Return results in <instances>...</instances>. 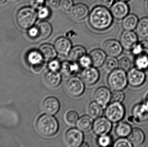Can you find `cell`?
<instances>
[{"instance_id":"obj_1","label":"cell","mask_w":148,"mask_h":147,"mask_svg":"<svg viewBox=\"0 0 148 147\" xmlns=\"http://www.w3.org/2000/svg\"><path fill=\"white\" fill-rule=\"evenodd\" d=\"M113 17L108 8L97 6L91 10L89 16V22L91 27L98 31L108 28L112 24Z\"/></svg>"},{"instance_id":"obj_2","label":"cell","mask_w":148,"mask_h":147,"mask_svg":"<svg viewBox=\"0 0 148 147\" xmlns=\"http://www.w3.org/2000/svg\"><path fill=\"white\" fill-rule=\"evenodd\" d=\"M36 128L38 133L42 136L50 137L58 132L59 123L52 115L45 114L40 116L37 120Z\"/></svg>"},{"instance_id":"obj_3","label":"cell","mask_w":148,"mask_h":147,"mask_svg":"<svg viewBox=\"0 0 148 147\" xmlns=\"http://www.w3.org/2000/svg\"><path fill=\"white\" fill-rule=\"evenodd\" d=\"M37 13L34 8L24 7L17 12L16 20L19 26L22 29H29L33 27L37 20Z\"/></svg>"},{"instance_id":"obj_4","label":"cell","mask_w":148,"mask_h":147,"mask_svg":"<svg viewBox=\"0 0 148 147\" xmlns=\"http://www.w3.org/2000/svg\"><path fill=\"white\" fill-rule=\"evenodd\" d=\"M107 82L110 88L113 90H122L127 85V75L125 71L121 69H116L110 72Z\"/></svg>"},{"instance_id":"obj_5","label":"cell","mask_w":148,"mask_h":147,"mask_svg":"<svg viewBox=\"0 0 148 147\" xmlns=\"http://www.w3.org/2000/svg\"><path fill=\"white\" fill-rule=\"evenodd\" d=\"M125 114V110L121 103L112 102L106 107V117L111 122L116 123L121 121Z\"/></svg>"},{"instance_id":"obj_6","label":"cell","mask_w":148,"mask_h":147,"mask_svg":"<svg viewBox=\"0 0 148 147\" xmlns=\"http://www.w3.org/2000/svg\"><path fill=\"white\" fill-rule=\"evenodd\" d=\"M66 89L69 94L74 97L81 96L85 90L84 82L78 77H71L66 84Z\"/></svg>"},{"instance_id":"obj_7","label":"cell","mask_w":148,"mask_h":147,"mask_svg":"<svg viewBox=\"0 0 148 147\" xmlns=\"http://www.w3.org/2000/svg\"><path fill=\"white\" fill-rule=\"evenodd\" d=\"M65 141L69 147H81L83 143L84 136L83 132L75 128L69 129L66 132Z\"/></svg>"},{"instance_id":"obj_8","label":"cell","mask_w":148,"mask_h":147,"mask_svg":"<svg viewBox=\"0 0 148 147\" xmlns=\"http://www.w3.org/2000/svg\"><path fill=\"white\" fill-rule=\"evenodd\" d=\"M112 127L111 121L106 117H101L94 122L92 129L96 135L100 136L108 134L111 131Z\"/></svg>"},{"instance_id":"obj_9","label":"cell","mask_w":148,"mask_h":147,"mask_svg":"<svg viewBox=\"0 0 148 147\" xmlns=\"http://www.w3.org/2000/svg\"><path fill=\"white\" fill-rule=\"evenodd\" d=\"M139 36L134 31L124 30L120 37V42L123 49L131 51L139 42Z\"/></svg>"},{"instance_id":"obj_10","label":"cell","mask_w":148,"mask_h":147,"mask_svg":"<svg viewBox=\"0 0 148 147\" xmlns=\"http://www.w3.org/2000/svg\"><path fill=\"white\" fill-rule=\"evenodd\" d=\"M103 51L109 57L116 58L123 51V47L120 41L114 39L106 41L103 43Z\"/></svg>"},{"instance_id":"obj_11","label":"cell","mask_w":148,"mask_h":147,"mask_svg":"<svg viewBox=\"0 0 148 147\" xmlns=\"http://www.w3.org/2000/svg\"><path fill=\"white\" fill-rule=\"evenodd\" d=\"M128 83L133 87H139L144 83L146 74L142 70L136 68L130 69L127 74Z\"/></svg>"},{"instance_id":"obj_12","label":"cell","mask_w":148,"mask_h":147,"mask_svg":"<svg viewBox=\"0 0 148 147\" xmlns=\"http://www.w3.org/2000/svg\"><path fill=\"white\" fill-rule=\"evenodd\" d=\"M130 10L129 6L127 2L119 1L114 3L111 6L110 12L114 18L121 20L129 14Z\"/></svg>"},{"instance_id":"obj_13","label":"cell","mask_w":148,"mask_h":147,"mask_svg":"<svg viewBox=\"0 0 148 147\" xmlns=\"http://www.w3.org/2000/svg\"><path fill=\"white\" fill-rule=\"evenodd\" d=\"M81 78L84 83L89 85L96 83L100 78L99 71L95 67L84 68L81 73Z\"/></svg>"},{"instance_id":"obj_14","label":"cell","mask_w":148,"mask_h":147,"mask_svg":"<svg viewBox=\"0 0 148 147\" xmlns=\"http://www.w3.org/2000/svg\"><path fill=\"white\" fill-rule=\"evenodd\" d=\"M111 93L110 90L105 87L97 88L94 93V99L95 102L104 108L111 101Z\"/></svg>"},{"instance_id":"obj_15","label":"cell","mask_w":148,"mask_h":147,"mask_svg":"<svg viewBox=\"0 0 148 147\" xmlns=\"http://www.w3.org/2000/svg\"><path fill=\"white\" fill-rule=\"evenodd\" d=\"M42 109L46 114L54 115L59 112L60 104L59 100L54 97H49L42 103Z\"/></svg>"},{"instance_id":"obj_16","label":"cell","mask_w":148,"mask_h":147,"mask_svg":"<svg viewBox=\"0 0 148 147\" xmlns=\"http://www.w3.org/2000/svg\"><path fill=\"white\" fill-rule=\"evenodd\" d=\"M54 46L57 53L63 56H68L72 48V42L66 37H60L56 41Z\"/></svg>"},{"instance_id":"obj_17","label":"cell","mask_w":148,"mask_h":147,"mask_svg":"<svg viewBox=\"0 0 148 147\" xmlns=\"http://www.w3.org/2000/svg\"><path fill=\"white\" fill-rule=\"evenodd\" d=\"M132 116L138 122H143L148 121V107L146 104H139L133 108Z\"/></svg>"},{"instance_id":"obj_18","label":"cell","mask_w":148,"mask_h":147,"mask_svg":"<svg viewBox=\"0 0 148 147\" xmlns=\"http://www.w3.org/2000/svg\"><path fill=\"white\" fill-rule=\"evenodd\" d=\"M80 68V65L77 62L65 61L62 63L60 70L65 77H73L79 71Z\"/></svg>"},{"instance_id":"obj_19","label":"cell","mask_w":148,"mask_h":147,"mask_svg":"<svg viewBox=\"0 0 148 147\" xmlns=\"http://www.w3.org/2000/svg\"><path fill=\"white\" fill-rule=\"evenodd\" d=\"M71 16L77 20H82L85 19L89 14L88 7L83 3H78L73 6L70 10Z\"/></svg>"},{"instance_id":"obj_20","label":"cell","mask_w":148,"mask_h":147,"mask_svg":"<svg viewBox=\"0 0 148 147\" xmlns=\"http://www.w3.org/2000/svg\"><path fill=\"white\" fill-rule=\"evenodd\" d=\"M44 80L48 86L55 88L59 86L62 81V76L58 72L49 70L45 73Z\"/></svg>"},{"instance_id":"obj_21","label":"cell","mask_w":148,"mask_h":147,"mask_svg":"<svg viewBox=\"0 0 148 147\" xmlns=\"http://www.w3.org/2000/svg\"><path fill=\"white\" fill-rule=\"evenodd\" d=\"M106 55L104 51L101 49H95L91 51L89 56L91 59L92 65L96 68L102 66L106 60Z\"/></svg>"},{"instance_id":"obj_22","label":"cell","mask_w":148,"mask_h":147,"mask_svg":"<svg viewBox=\"0 0 148 147\" xmlns=\"http://www.w3.org/2000/svg\"><path fill=\"white\" fill-rule=\"evenodd\" d=\"M145 136L143 131L139 128L134 129L128 136V139L134 147L142 145L145 141Z\"/></svg>"},{"instance_id":"obj_23","label":"cell","mask_w":148,"mask_h":147,"mask_svg":"<svg viewBox=\"0 0 148 147\" xmlns=\"http://www.w3.org/2000/svg\"><path fill=\"white\" fill-rule=\"evenodd\" d=\"M39 51L44 60L50 61L56 58L57 52L54 46L49 44H44L40 47Z\"/></svg>"},{"instance_id":"obj_24","label":"cell","mask_w":148,"mask_h":147,"mask_svg":"<svg viewBox=\"0 0 148 147\" xmlns=\"http://www.w3.org/2000/svg\"><path fill=\"white\" fill-rule=\"evenodd\" d=\"M122 26L124 30L134 31L136 29L139 22V18L134 14H128L123 19Z\"/></svg>"},{"instance_id":"obj_25","label":"cell","mask_w":148,"mask_h":147,"mask_svg":"<svg viewBox=\"0 0 148 147\" xmlns=\"http://www.w3.org/2000/svg\"><path fill=\"white\" fill-rule=\"evenodd\" d=\"M93 118L89 116H83L78 119L77 122V128L83 132H88L90 131L93 128Z\"/></svg>"},{"instance_id":"obj_26","label":"cell","mask_w":148,"mask_h":147,"mask_svg":"<svg viewBox=\"0 0 148 147\" xmlns=\"http://www.w3.org/2000/svg\"><path fill=\"white\" fill-rule=\"evenodd\" d=\"M36 27L39 31L38 38L40 39H45L51 35L53 28L49 22L43 21L40 22Z\"/></svg>"},{"instance_id":"obj_27","label":"cell","mask_w":148,"mask_h":147,"mask_svg":"<svg viewBox=\"0 0 148 147\" xmlns=\"http://www.w3.org/2000/svg\"><path fill=\"white\" fill-rule=\"evenodd\" d=\"M136 33L140 38H148V17H144L139 20L136 28Z\"/></svg>"},{"instance_id":"obj_28","label":"cell","mask_w":148,"mask_h":147,"mask_svg":"<svg viewBox=\"0 0 148 147\" xmlns=\"http://www.w3.org/2000/svg\"><path fill=\"white\" fill-rule=\"evenodd\" d=\"M86 55V51L82 46L77 45L72 47L69 54V58L70 61L77 62L79 60Z\"/></svg>"},{"instance_id":"obj_29","label":"cell","mask_w":148,"mask_h":147,"mask_svg":"<svg viewBox=\"0 0 148 147\" xmlns=\"http://www.w3.org/2000/svg\"><path fill=\"white\" fill-rule=\"evenodd\" d=\"M132 128L129 123L126 122L120 123L115 129L116 135L120 138H125L128 136L132 131Z\"/></svg>"},{"instance_id":"obj_30","label":"cell","mask_w":148,"mask_h":147,"mask_svg":"<svg viewBox=\"0 0 148 147\" xmlns=\"http://www.w3.org/2000/svg\"><path fill=\"white\" fill-rule=\"evenodd\" d=\"M89 116L93 119L101 117L103 113L102 107L95 102H91L88 106Z\"/></svg>"},{"instance_id":"obj_31","label":"cell","mask_w":148,"mask_h":147,"mask_svg":"<svg viewBox=\"0 0 148 147\" xmlns=\"http://www.w3.org/2000/svg\"><path fill=\"white\" fill-rule=\"evenodd\" d=\"M27 60L32 66H37L44 63V59L40 51L33 50L29 53Z\"/></svg>"},{"instance_id":"obj_32","label":"cell","mask_w":148,"mask_h":147,"mask_svg":"<svg viewBox=\"0 0 148 147\" xmlns=\"http://www.w3.org/2000/svg\"><path fill=\"white\" fill-rule=\"evenodd\" d=\"M103 70L107 72H110L118 67V61L116 58L109 57L106 58L103 65Z\"/></svg>"},{"instance_id":"obj_33","label":"cell","mask_w":148,"mask_h":147,"mask_svg":"<svg viewBox=\"0 0 148 147\" xmlns=\"http://www.w3.org/2000/svg\"><path fill=\"white\" fill-rule=\"evenodd\" d=\"M135 60L136 67L141 70H144L148 66V56L141 54L136 56Z\"/></svg>"},{"instance_id":"obj_34","label":"cell","mask_w":148,"mask_h":147,"mask_svg":"<svg viewBox=\"0 0 148 147\" xmlns=\"http://www.w3.org/2000/svg\"><path fill=\"white\" fill-rule=\"evenodd\" d=\"M78 115L74 110H70L66 113L65 116V120L67 123L70 126H74L76 124L78 121Z\"/></svg>"},{"instance_id":"obj_35","label":"cell","mask_w":148,"mask_h":147,"mask_svg":"<svg viewBox=\"0 0 148 147\" xmlns=\"http://www.w3.org/2000/svg\"><path fill=\"white\" fill-rule=\"evenodd\" d=\"M131 61L130 59L127 57H123L118 61V67L123 70L128 71L131 68Z\"/></svg>"},{"instance_id":"obj_36","label":"cell","mask_w":148,"mask_h":147,"mask_svg":"<svg viewBox=\"0 0 148 147\" xmlns=\"http://www.w3.org/2000/svg\"><path fill=\"white\" fill-rule=\"evenodd\" d=\"M37 16L41 20H45L50 16L51 11L48 7L42 6L38 8Z\"/></svg>"},{"instance_id":"obj_37","label":"cell","mask_w":148,"mask_h":147,"mask_svg":"<svg viewBox=\"0 0 148 147\" xmlns=\"http://www.w3.org/2000/svg\"><path fill=\"white\" fill-rule=\"evenodd\" d=\"M124 93L121 91H114L111 93V102L121 103L124 100Z\"/></svg>"},{"instance_id":"obj_38","label":"cell","mask_w":148,"mask_h":147,"mask_svg":"<svg viewBox=\"0 0 148 147\" xmlns=\"http://www.w3.org/2000/svg\"><path fill=\"white\" fill-rule=\"evenodd\" d=\"M97 144L100 146L105 147L110 146L112 142V139L110 136L107 135L99 136L97 140Z\"/></svg>"},{"instance_id":"obj_39","label":"cell","mask_w":148,"mask_h":147,"mask_svg":"<svg viewBox=\"0 0 148 147\" xmlns=\"http://www.w3.org/2000/svg\"><path fill=\"white\" fill-rule=\"evenodd\" d=\"M115 147H132L133 145L129 139L125 138H120L116 140L113 145Z\"/></svg>"},{"instance_id":"obj_40","label":"cell","mask_w":148,"mask_h":147,"mask_svg":"<svg viewBox=\"0 0 148 147\" xmlns=\"http://www.w3.org/2000/svg\"><path fill=\"white\" fill-rule=\"evenodd\" d=\"M61 64L62 63L60 62V60L55 58L49 61V63L48 64V67L49 70L58 72V71L60 70Z\"/></svg>"},{"instance_id":"obj_41","label":"cell","mask_w":148,"mask_h":147,"mask_svg":"<svg viewBox=\"0 0 148 147\" xmlns=\"http://www.w3.org/2000/svg\"><path fill=\"white\" fill-rule=\"evenodd\" d=\"M74 6L73 0H61L60 7L62 10L65 12L70 11Z\"/></svg>"},{"instance_id":"obj_42","label":"cell","mask_w":148,"mask_h":147,"mask_svg":"<svg viewBox=\"0 0 148 147\" xmlns=\"http://www.w3.org/2000/svg\"><path fill=\"white\" fill-rule=\"evenodd\" d=\"M80 66L83 68H86L91 66L92 65L91 59L89 56L85 55L82 57L78 61Z\"/></svg>"},{"instance_id":"obj_43","label":"cell","mask_w":148,"mask_h":147,"mask_svg":"<svg viewBox=\"0 0 148 147\" xmlns=\"http://www.w3.org/2000/svg\"><path fill=\"white\" fill-rule=\"evenodd\" d=\"M139 43L140 45L141 51V54H145L148 56V41L147 40H143L139 42Z\"/></svg>"},{"instance_id":"obj_44","label":"cell","mask_w":148,"mask_h":147,"mask_svg":"<svg viewBox=\"0 0 148 147\" xmlns=\"http://www.w3.org/2000/svg\"><path fill=\"white\" fill-rule=\"evenodd\" d=\"M28 35L30 38L33 39L38 38L39 31L37 27H32L29 28L28 31Z\"/></svg>"},{"instance_id":"obj_45","label":"cell","mask_w":148,"mask_h":147,"mask_svg":"<svg viewBox=\"0 0 148 147\" xmlns=\"http://www.w3.org/2000/svg\"><path fill=\"white\" fill-rule=\"evenodd\" d=\"M45 0H30V4L36 8H39L43 6Z\"/></svg>"},{"instance_id":"obj_46","label":"cell","mask_w":148,"mask_h":147,"mask_svg":"<svg viewBox=\"0 0 148 147\" xmlns=\"http://www.w3.org/2000/svg\"><path fill=\"white\" fill-rule=\"evenodd\" d=\"M114 0H100V3L102 6L105 7H111L114 3Z\"/></svg>"},{"instance_id":"obj_47","label":"cell","mask_w":148,"mask_h":147,"mask_svg":"<svg viewBox=\"0 0 148 147\" xmlns=\"http://www.w3.org/2000/svg\"><path fill=\"white\" fill-rule=\"evenodd\" d=\"M61 0H47L49 5L53 8L58 7H60Z\"/></svg>"},{"instance_id":"obj_48","label":"cell","mask_w":148,"mask_h":147,"mask_svg":"<svg viewBox=\"0 0 148 147\" xmlns=\"http://www.w3.org/2000/svg\"><path fill=\"white\" fill-rule=\"evenodd\" d=\"M144 72H145V74L148 77V66L147 67L146 69L144 70Z\"/></svg>"},{"instance_id":"obj_49","label":"cell","mask_w":148,"mask_h":147,"mask_svg":"<svg viewBox=\"0 0 148 147\" xmlns=\"http://www.w3.org/2000/svg\"><path fill=\"white\" fill-rule=\"evenodd\" d=\"M146 104L148 107V94L146 98Z\"/></svg>"},{"instance_id":"obj_50","label":"cell","mask_w":148,"mask_h":147,"mask_svg":"<svg viewBox=\"0 0 148 147\" xmlns=\"http://www.w3.org/2000/svg\"><path fill=\"white\" fill-rule=\"evenodd\" d=\"M6 0H0V4H3L6 2Z\"/></svg>"},{"instance_id":"obj_51","label":"cell","mask_w":148,"mask_h":147,"mask_svg":"<svg viewBox=\"0 0 148 147\" xmlns=\"http://www.w3.org/2000/svg\"><path fill=\"white\" fill-rule=\"evenodd\" d=\"M119 1H123L126 2H128L130 1V0H119Z\"/></svg>"},{"instance_id":"obj_52","label":"cell","mask_w":148,"mask_h":147,"mask_svg":"<svg viewBox=\"0 0 148 147\" xmlns=\"http://www.w3.org/2000/svg\"><path fill=\"white\" fill-rule=\"evenodd\" d=\"M147 9L148 10V1H147Z\"/></svg>"}]
</instances>
